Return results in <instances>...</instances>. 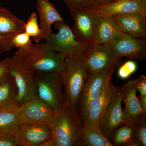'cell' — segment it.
I'll use <instances>...</instances> for the list:
<instances>
[{
  "mask_svg": "<svg viewBox=\"0 0 146 146\" xmlns=\"http://www.w3.org/2000/svg\"><path fill=\"white\" fill-rule=\"evenodd\" d=\"M89 70L83 56H78L67 58L61 72L66 111L78 119L77 108Z\"/></svg>",
  "mask_w": 146,
  "mask_h": 146,
  "instance_id": "cell-1",
  "label": "cell"
},
{
  "mask_svg": "<svg viewBox=\"0 0 146 146\" xmlns=\"http://www.w3.org/2000/svg\"><path fill=\"white\" fill-rule=\"evenodd\" d=\"M14 55L33 72L61 73L66 58L65 55L56 53L44 42L19 48Z\"/></svg>",
  "mask_w": 146,
  "mask_h": 146,
  "instance_id": "cell-2",
  "label": "cell"
},
{
  "mask_svg": "<svg viewBox=\"0 0 146 146\" xmlns=\"http://www.w3.org/2000/svg\"><path fill=\"white\" fill-rule=\"evenodd\" d=\"M49 126L51 138L40 146H82L83 125L72 114L67 111L56 113Z\"/></svg>",
  "mask_w": 146,
  "mask_h": 146,
  "instance_id": "cell-3",
  "label": "cell"
},
{
  "mask_svg": "<svg viewBox=\"0 0 146 146\" xmlns=\"http://www.w3.org/2000/svg\"><path fill=\"white\" fill-rule=\"evenodd\" d=\"M38 96L56 113L66 111L61 73L34 72Z\"/></svg>",
  "mask_w": 146,
  "mask_h": 146,
  "instance_id": "cell-4",
  "label": "cell"
},
{
  "mask_svg": "<svg viewBox=\"0 0 146 146\" xmlns=\"http://www.w3.org/2000/svg\"><path fill=\"white\" fill-rule=\"evenodd\" d=\"M114 70L112 68L100 71L89 70L77 108L78 117L82 123L86 118L90 102L99 95L111 81Z\"/></svg>",
  "mask_w": 146,
  "mask_h": 146,
  "instance_id": "cell-5",
  "label": "cell"
},
{
  "mask_svg": "<svg viewBox=\"0 0 146 146\" xmlns=\"http://www.w3.org/2000/svg\"><path fill=\"white\" fill-rule=\"evenodd\" d=\"M53 25L58 33L57 34L51 33L45 39V43L48 47L54 52L65 55L66 58L83 56L89 43L77 41L72 29L64 21L56 22Z\"/></svg>",
  "mask_w": 146,
  "mask_h": 146,
  "instance_id": "cell-6",
  "label": "cell"
},
{
  "mask_svg": "<svg viewBox=\"0 0 146 146\" xmlns=\"http://www.w3.org/2000/svg\"><path fill=\"white\" fill-rule=\"evenodd\" d=\"M9 74L14 79L18 90L17 104L19 106L37 95L34 72L24 65L15 56L11 58Z\"/></svg>",
  "mask_w": 146,
  "mask_h": 146,
  "instance_id": "cell-7",
  "label": "cell"
},
{
  "mask_svg": "<svg viewBox=\"0 0 146 146\" xmlns=\"http://www.w3.org/2000/svg\"><path fill=\"white\" fill-rule=\"evenodd\" d=\"M124 93V85L117 87L99 124L102 132L109 140L115 129L123 125L122 102Z\"/></svg>",
  "mask_w": 146,
  "mask_h": 146,
  "instance_id": "cell-8",
  "label": "cell"
},
{
  "mask_svg": "<svg viewBox=\"0 0 146 146\" xmlns=\"http://www.w3.org/2000/svg\"><path fill=\"white\" fill-rule=\"evenodd\" d=\"M69 10L74 21L72 30L76 40L87 44L94 42V32L100 15L85 7Z\"/></svg>",
  "mask_w": 146,
  "mask_h": 146,
  "instance_id": "cell-9",
  "label": "cell"
},
{
  "mask_svg": "<svg viewBox=\"0 0 146 146\" xmlns=\"http://www.w3.org/2000/svg\"><path fill=\"white\" fill-rule=\"evenodd\" d=\"M83 56L90 71H100L110 68L115 70L122 63L121 58H116L113 56L110 46L95 42L89 43Z\"/></svg>",
  "mask_w": 146,
  "mask_h": 146,
  "instance_id": "cell-10",
  "label": "cell"
},
{
  "mask_svg": "<svg viewBox=\"0 0 146 146\" xmlns=\"http://www.w3.org/2000/svg\"><path fill=\"white\" fill-rule=\"evenodd\" d=\"M110 46L115 58L126 57L136 60L146 58V38L135 37L123 33L113 40Z\"/></svg>",
  "mask_w": 146,
  "mask_h": 146,
  "instance_id": "cell-11",
  "label": "cell"
},
{
  "mask_svg": "<svg viewBox=\"0 0 146 146\" xmlns=\"http://www.w3.org/2000/svg\"><path fill=\"white\" fill-rule=\"evenodd\" d=\"M20 107L25 123H43L49 126L57 113L38 95L25 102Z\"/></svg>",
  "mask_w": 146,
  "mask_h": 146,
  "instance_id": "cell-12",
  "label": "cell"
},
{
  "mask_svg": "<svg viewBox=\"0 0 146 146\" xmlns=\"http://www.w3.org/2000/svg\"><path fill=\"white\" fill-rule=\"evenodd\" d=\"M18 146H40L51 138L48 125L43 123H24L14 134Z\"/></svg>",
  "mask_w": 146,
  "mask_h": 146,
  "instance_id": "cell-13",
  "label": "cell"
},
{
  "mask_svg": "<svg viewBox=\"0 0 146 146\" xmlns=\"http://www.w3.org/2000/svg\"><path fill=\"white\" fill-rule=\"evenodd\" d=\"M116 88L110 82L101 93L90 102L86 118L82 123L83 131L99 125Z\"/></svg>",
  "mask_w": 146,
  "mask_h": 146,
  "instance_id": "cell-14",
  "label": "cell"
},
{
  "mask_svg": "<svg viewBox=\"0 0 146 146\" xmlns=\"http://www.w3.org/2000/svg\"><path fill=\"white\" fill-rule=\"evenodd\" d=\"M125 93L123 102L124 108L123 109V125H132L141 115L146 113L141 108L136 96L137 89L136 79L129 80L124 84Z\"/></svg>",
  "mask_w": 146,
  "mask_h": 146,
  "instance_id": "cell-15",
  "label": "cell"
},
{
  "mask_svg": "<svg viewBox=\"0 0 146 146\" xmlns=\"http://www.w3.org/2000/svg\"><path fill=\"white\" fill-rule=\"evenodd\" d=\"M110 17L121 31L135 37L146 38L145 14H116Z\"/></svg>",
  "mask_w": 146,
  "mask_h": 146,
  "instance_id": "cell-16",
  "label": "cell"
},
{
  "mask_svg": "<svg viewBox=\"0 0 146 146\" xmlns=\"http://www.w3.org/2000/svg\"><path fill=\"white\" fill-rule=\"evenodd\" d=\"M95 12L100 16L141 13L146 15V0H116Z\"/></svg>",
  "mask_w": 146,
  "mask_h": 146,
  "instance_id": "cell-17",
  "label": "cell"
},
{
  "mask_svg": "<svg viewBox=\"0 0 146 146\" xmlns=\"http://www.w3.org/2000/svg\"><path fill=\"white\" fill-rule=\"evenodd\" d=\"M21 107L17 104L1 107L0 112V135H12L24 124Z\"/></svg>",
  "mask_w": 146,
  "mask_h": 146,
  "instance_id": "cell-18",
  "label": "cell"
},
{
  "mask_svg": "<svg viewBox=\"0 0 146 146\" xmlns=\"http://www.w3.org/2000/svg\"><path fill=\"white\" fill-rule=\"evenodd\" d=\"M36 9L38 11L40 23L44 39L52 33V25L56 22H62L64 20L53 4L49 0H36Z\"/></svg>",
  "mask_w": 146,
  "mask_h": 146,
  "instance_id": "cell-19",
  "label": "cell"
},
{
  "mask_svg": "<svg viewBox=\"0 0 146 146\" xmlns=\"http://www.w3.org/2000/svg\"><path fill=\"white\" fill-rule=\"evenodd\" d=\"M110 16H100L94 32V42L110 46L113 40L123 33Z\"/></svg>",
  "mask_w": 146,
  "mask_h": 146,
  "instance_id": "cell-20",
  "label": "cell"
},
{
  "mask_svg": "<svg viewBox=\"0 0 146 146\" xmlns=\"http://www.w3.org/2000/svg\"><path fill=\"white\" fill-rule=\"evenodd\" d=\"M26 23L0 5V35L14 36L25 31Z\"/></svg>",
  "mask_w": 146,
  "mask_h": 146,
  "instance_id": "cell-21",
  "label": "cell"
},
{
  "mask_svg": "<svg viewBox=\"0 0 146 146\" xmlns=\"http://www.w3.org/2000/svg\"><path fill=\"white\" fill-rule=\"evenodd\" d=\"M18 90L13 78L9 74L0 83V107L17 104Z\"/></svg>",
  "mask_w": 146,
  "mask_h": 146,
  "instance_id": "cell-22",
  "label": "cell"
},
{
  "mask_svg": "<svg viewBox=\"0 0 146 146\" xmlns=\"http://www.w3.org/2000/svg\"><path fill=\"white\" fill-rule=\"evenodd\" d=\"M112 146L113 144L102 132L99 126L83 131L82 146Z\"/></svg>",
  "mask_w": 146,
  "mask_h": 146,
  "instance_id": "cell-23",
  "label": "cell"
},
{
  "mask_svg": "<svg viewBox=\"0 0 146 146\" xmlns=\"http://www.w3.org/2000/svg\"><path fill=\"white\" fill-rule=\"evenodd\" d=\"M124 125L118 129L114 135H112L115 145L141 146V144L134 136L132 127L130 125Z\"/></svg>",
  "mask_w": 146,
  "mask_h": 146,
  "instance_id": "cell-24",
  "label": "cell"
},
{
  "mask_svg": "<svg viewBox=\"0 0 146 146\" xmlns=\"http://www.w3.org/2000/svg\"><path fill=\"white\" fill-rule=\"evenodd\" d=\"M25 32L36 43L44 39L42 31L38 23V16L36 13H32L25 25Z\"/></svg>",
  "mask_w": 146,
  "mask_h": 146,
  "instance_id": "cell-25",
  "label": "cell"
},
{
  "mask_svg": "<svg viewBox=\"0 0 146 146\" xmlns=\"http://www.w3.org/2000/svg\"><path fill=\"white\" fill-rule=\"evenodd\" d=\"M134 136L141 144L146 146V113L139 116L131 125Z\"/></svg>",
  "mask_w": 146,
  "mask_h": 146,
  "instance_id": "cell-26",
  "label": "cell"
},
{
  "mask_svg": "<svg viewBox=\"0 0 146 146\" xmlns=\"http://www.w3.org/2000/svg\"><path fill=\"white\" fill-rule=\"evenodd\" d=\"M137 69V64L134 60H128L120 65L117 72L118 77L122 80L127 79Z\"/></svg>",
  "mask_w": 146,
  "mask_h": 146,
  "instance_id": "cell-27",
  "label": "cell"
},
{
  "mask_svg": "<svg viewBox=\"0 0 146 146\" xmlns=\"http://www.w3.org/2000/svg\"><path fill=\"white\" fill-rule=\"evenodd\" d=\"M12 43L13 47L23 48L32 44L31 38L24 31L13 36Z\"/></svg>",
  "mask_w": 146,
  "mask_h": 146,
  "instance_id": "cell-28",
  "label": "cell"
},
{
  "mask_svg": "<svg viewBox=\"0 0 146 146\" xmlns=\"http://www.w3.org/2000/svg\"><path fill=\"white\" fill-rule=\"evenodd\" d=\"M116 0H83L85 8L91 11H96L98 9Z\"/></svg>",
  "mask_w": 146,
  "mask_h": 146,
  "instance_id": "cell-29",
  "label": "cell"
},
{
  "mask_svg": "<svg viewBox=\"0 0 146 146\" xmlns=\"http://www.w3.org/2000/svg\"><path fill=\"white\" fill-rule=\"evenodd\" d=\"M13 37L0 35V55L9 51L13 48Z\"/></svg>",
  "mask_w": 146,
  "mask_h": 146,
  "instance_id": "cell-30",
  "label": "cell"
},
{
  "mask_svg": "<svg viewBox=\"0 0 146 146\" xmlns=\"http://www.w3.org/2000/svg\"><path fill=\"white\" fill-rule=\"evenodd\" d=\"M10 63L11 58H7L0 61V83L9 76Z\"/></svg>",
  "mask_w": 146,
  "mask_h": 146,
  "instance_id": "cell-31",
  "label": "cell"
},
{
  "mask_svg": "<svg viewBox=\"0 0 146 146\" xmlns=\"http://www.w3.org/2000/svg\"><path fill=\"white\" fill-rule=\"evenodd\" d=\"M0 146H18V145L14 136L0 135Z\"/></svg>",
  "mask_w": 146,
  "mask_h": 146,
  "instance_id": "cell-32",
  "label": "cell"
},
{
  "mask_svg": "<svg viewBox=\"0 0 146 146\" xmlns=\"http://www.w3.org/2000/svg\"><path fill=\"white\" fill-rule=\"evenodd\" d=\"M137 91H139L140 96H146V77L142 75L136 79Z\"/></svg>",
  "mask_w": 146,
  "mask_h": 146,
  "instance_id": "cell-33",
  "label": "cell"
},
{
  "mask_svg": "<svg viewBox=\"0 0 146 146\" xmlns=\"http://www.w3.org/2000/svg\"><path fill=\"white\" fill-rule=\"evenodd\" d=\"M66 4L69 9L84 8L83 0H62Z\"/></svg>",
  "mask_w": 146,
  "mask_h": 146,
  "instance_id": "cell-34",
  "label": "cell"
},
{
  "mask_svg": "<svg viewBox=\"0 0 146 146\" xmlns=\"http://www.w3.org/2000/svg\"><path fill=\"white\" fill-rule=\"evenodd\" d=\"M138 98L141 108L146 111V96H140Z\"/></svg>",
  "mask_w": 146,
  "mask_h": 146,
  "instance_id": "cell-35",
  "label": "cell"
},
{
  "mask_svg": "<svg viewBox=\"0 0 146 146\" xmlns=\"http://www.w3.org/2000/svg\"><path fill=\"white\" fill-rule=\"evenodd\" d=\"M1 107H0V112H1Z\"/></svg>",
  "mask_w": 146,
  "mask_h": 146,
  "instance_id": "cell-36",
  "label": "cell"
}]
</instances>
